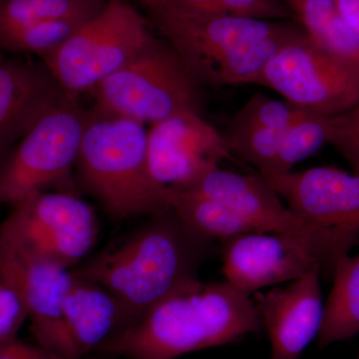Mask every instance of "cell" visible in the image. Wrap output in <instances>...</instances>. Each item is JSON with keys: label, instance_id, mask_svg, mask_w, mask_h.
I'll return each instance as SVG.
<instances>
[{"label": "cell", "instance_id": "18", "mask_svg": "<svg viewBox=\"0 0 359 359\" xmlns=\"http://www.w3.org/2000/svg\"><path fill=\"white\" fill-rule=\"evenodd\" d=\"M323 311L318 344L327 347L359 334V254L341 257Z\"/></svg>", "mask_w": 359, "mask_h": 359}, {"label": "cell", "instance_id": "13", "mask_svg": "<svg viewBox=\"0 0 359 359\" xmlns=\"http://www.w3.org/2000/svg\"><path fill=\"white\" fill-rule=\"evenodd\" d=\"M149 170L165 190L185 188L223 161L233 159L223 133L195 112H182L151 125Z\"/></svg>", "mask_w": 359, "mask_h": 359}, {"label": "cell", "instance_id": "21", "mask_svg": "<svg viewBox=\"0 0 359 359\" xmlns=\"http://www.w3.org/2000/svg\"><path fill=\"white\" fill-rule=\"evenodd\" d=\"M109 1V0H108ZM107 0H0V34L53 20H90Z\"/></svg>", "mask_w": 359, "mask_h": 359}, {"label": "cell", "instance_id": "28", "mask_svg": "<svg viewBox=\"0 0 359 359\" xmlns=\"http://www.w3.org/2000/svg\"><path fill=\"white\" fill-rule=\"evenodd\" d=\"M4 58V56H1V54H0V59Z\"/></svg>", "mask_w": 359, "mask_h": 359}, {"label": "cell", "instance_id": "27", "mask_svg": "<svg viewBox=\"0 0 359 359\" xmlns=\"http://www.w3.org/2000/svg\"><path fill=\"white\" fill-rule=\"evenodd\" d=\"M335 4L340 15L359 36V0H335Z\"/></svg>", "mask_w": 359, "mask_h": 359}, {"label": "cell", "instance_id": "19", "mask_svg": "<svg viewBox=\"0 0 359 359\" xmlns=\"http://www.w3.org/2000/svg\"><path fill=\"white\" fill-rule=\"evenodd\" d=\"M149 18L173 16L193 18L207 15H235L257 20H294L282 0H134Z\"/></svg>", "mask_w": 359, "mask_h": 359}, {"label": "cell", "instance_id": "16", "mask_svg": "<svg viewBox=\"0 0 359 359\" xmlns=\"http://www.w3.org/2000/svg\"><path fill=\"white\" fill-rule=\"evenodd\" d=\"M65 95L42 61L0 59V162Z\"/></svg>", "mask_w": 359, "mask_h": 359}, {"label": "cell", "instance_id": "3", "mask_svg": "<svg viewBox=\"0 0 359 359\" xmlns=\"http://www.w3.org/2000/svg\"><path fill=\"white\" fill-rule=\"evenodd\" d=\"M150 20L193 76L217 88L257 84L271 57L294 39L297 23L235 15Z\"/></svg>", "mask_w": 359, "mask_h": 359}, {"label": "cell", "instance_id": "12", "mask_svg": "<svg viewBox=\"0 0 359 359\" xmlns=\"http://www.w3.org/2000/svg\"><path fill=\"white\" fill-rule=\"evenodd\" d=\"M0 280L25 302L37 346L63 359H78L63 318V302L72 282L70 269L23 249L0 233Z\"/></svg>", "mask_w": 359, "mask_h": 359}, {"label": "cell", "instance_id": "2", "mask_svg": "<svg viewBox=\"0 0 359 359\" xmlns=\"http://www.w3.org/2000/svg\"><path fill=\"white\" fill-rule=\"evenodd\" d=\"M250 295L228 282L198 280L160 302L97 348L125 359H176L262 330Z\"/></svg>", "mask_w": 359, "mask_h": 359}, {"label": "cell", "instance_id": "10", "mask_svg": "<svg viewBox=\"0 0 359 359\" xmlns=\"http://www.w3.org/2000/svg\"><path fill=\"white\" fill-rule=\"evenodd\" d=\"M226 282L245 294L318 271L334 273L341 257L292 236L250 233L222 241Z\"/></svg>", "mask_w": 359, "mask_h": 359}, {"label": "cell", "instance_id": "8", "mask_svg": "<svg viewBox=\"0 0 359 359\" xmlns=\"http://www.w3.org/2000/svg\"><path fill=\"white\" fill-rule=\"evenodd\" d=\"M0 233L23 249L70 269L93 248L99 223L93 208L75 194L42 191L14 205L0 224Z\"/></svg>", "mask_w": 359, "mask_h": 359}, {"label": "cell", "instance_id": "15", "mask_svg": "<svg viewBox=\"0 0 359 359\" xmlns=\"http://www.w3.org/2000/svg\"><path fill=\"white\" fill-rule=\"evenodd\" d=\"M320 276L314 271L252 297L268 332L273 359H297L320 334L325 311Z\"/></svg>", "mask_w": 359, "mask_h": 359}, {"label": "cell", "instance_id": "29", "mask_svg": "<svg viewBox=\"0 0 359 359\" xmlns=\"http://www.w3.org/2000/svg\"><path fill=\"white\" fill-rule=\"evenodd\" d=\"M358 359H359V358H358Z\"/></svg>", "mask_w": 359, "mask_h": 359}, {"label": "cell", "instance_id": "14", "mask_svg": "<svg viewBox=\"0 0 359 359\" xmlns=\"http://www.w3.org/2000/svg\"><path fill=\"white\" fill-rule=\"evenodd\" d=\"M264 178L299 218L359 238V174L316 167Z\"/></svg>", "mask_w": 359, "mask_h": 359}, {"label": "cell", "instance_id": "5", "mask_svg": "<svg viewBox=\"0 0 359 359\" xmlns=\"http://www.w3.org/2000/svg\"><path fill=\"white\" fill-rule=\"evenodd\" d=\"M203 87L173 47L154 36L90 93L95 109L151 126L182 112L203 114Z\"/></svg>", "mask_w": 359, "mask_h": 359}, {"label": "cell", "instance_id": "4", "mask_svg": "<svg viewBox=\"0 0 359 359\" xmlns=\"http://www.w3.org/2000/svg\"><path fill=\"white\" fill-rule=\"evenodd\" d=\"M76 163L80 184L113 218L167 209V191L151 176L148 129L140 122L92 107Z\"/></svg>", "mask_w": 359, "mask_h": 359}, {"label": "cell", "instance_id": "11", "mask_svg": "<svg viewBox=\"0 0 359 359\" xmlns=\"http://www.w3.org/2000/svg\"><path fill=\"white\" fill-rule=\"evenodd\" d=\"M171 190V189H169ZM173 190L188 191L226 205L262 233H283L302 238L344 257L359 238L325 230L308 223L289 207L268 181L259 176L216 168L192 185Z\"/></svg>", "mask_w": 359, "mask_h": 359}, {"label": "cell", "instance_id": "24", "mask_svg": "<svg viewBox=\"0 0 359 359\" xmlns=\"http://www.w3.org/2000/svg\"><path fill=\"white\" fill-rule=\"evenodd\" d=\"M330 145L359 174V103L341 114L332 116Z\"/></svg>", "mask_w": 359, "mask_h": 359}, {"label": "cell", "instance_id": "26", "mask_svg": "<svg viewBox=\"0 0 359 359\" xmlns=\"http://www.w3.org/2000/svg\"><path fill=\"white\" fill-rule=\"evenodd\" d=\"M0 359H63L45 351L39 346H32L16 337L0 346Z\"/></svg>", "mask_w": 359, "mask_h": 359}, {"label": "cell", "instance_id": "20", "mask_svg": "<svg viewBox=\"0 0 359 359\" xmlns=\"http://www.w3.org/2000/svg\"><path fill=\"white\" fill-rule=\"evenodd\" d=\"M166 191L168 207L189 226L207 237L223 241L244 233H262L218 201L188 191Z\"/></svg>", "mask_w": 359, "mask_h": 359}, {"label": "cell", "instance_id": "22", "mask_svg": "<svg viewBox=\"0 0 359 359\" xmlns=\"http://www.w3.org/2000/svg\"><path fill=\"white\" fill-rule=\"evenodd\" d=\"M332 116L306 111L290 125L273 161L262 172V177L290 173L299 163L316 154L330 144Z\"/></svg>", "mask_w": 359, "mask_h": 359}, {"label": "cell", "instance_id": "17", "mask_svg": "<svg viewBox=\"0 0 359 359\" xmlns=\"http://www.w3.org/2000/svg\"><path fill=\"white\" fill-rule=\"evenodd\" d=\"M71 273L72 282L63 302V318L77 358L81 359L121 332L124 316L109 290Z\"/></svg>", "mask_w": 359, "mask_h": 359}, {"label": "cell", "instance_id": "30", "mask_svg": "<svg viewBox=\"0 0 359 359\" xmlns=\"http://www.w3.org/2000/svg\"><path fill=\"white\" fill-rule=\"evenodd\" d=\"M107 1H108V0H107Z\"/></svg>", "mask_w": 359, "mask_h": 359}, {"label": "cell", "instance_id": "23", "mask_svg": "<svg viewBox=\"0 0 359 359\" xmlns=\"http://www.w3.org/2000/svg\"><path fill=\"white\" fill-rule=\"evenodd\" d=\"M87 21L62 18L2 33L0 34V51L33 53L42 58L65 43Z\"/></svg>", "mask_w": 359, "mask_h": 359}, {"label": "cell", "instance_id": "1", "mask_svg": "<svg viewBox=\"0 0 359 359\" xmlns=\"http://www.w3.org/2000/svg\"><path fill=\"white\" fill-rule=\"evenodd\" d=\"M148 217L88 263L71 269L114 295L124 316L123 330L200 280L201 266L215 252L214 238L189 226L171 208Z\"/></svg>", "mask_w": 359, "mask_h": 359}, {"label": "cell", "instance_id": "7", "mask_svg": "<svg viewBox=\"0 0 359 359\" xmlns=\"http://www.w3.org/2000/svg\"><path fill=\"white\" fill-rule=\"evenodd\" d=\"M89 115L79 99L68 95L45 111L0 162V205L13 207L65 181L76 167Z\"/></svg>", "mask_w": 359, "mask_h": 359}, {"label": "cell", "instance_id": "9", "mask_svg": "<svg viewBox=\"0 0 359 359\" xmlns=\"http://www.w3.org/2000/svg\"><path fill=\"white\" fill-rule=\"evenodd\" d=\"M257 85L316 114L339 115L359 103L358 71L323 50L304 32L280 47Z\"/></svg>", "mask_w": 359, "mask_h": 359}, {"label": "cell", "instance_id": "6", "mask_svg": "<svg viewBox=\"0 0 359 359\" xmlns=\"http://www.w3.org/2000/svg\"><path fill=\"white\" fill-rule=\"evenodd\" d=\"M154 36L138 9L127 0H109L100 13L41 61L61 89L79 99L121 69Z\"/></svg>", "mask_w": 359, "mask_h": 359}, {"label": "cell", "instance_id": "25", "mask_svg": "<svg viewBox=\"0 0 359 359\" xmlns=\"http://www.w3.org/2000/svg\"><path fill=\"white\" fill-rule=\"evenodd\" d=\"M27 318V309L20 294L8 283L0 280V346L16 339Z\"/></svg>", "mask_w": 359, "mask_h": 359}]
</instances>
